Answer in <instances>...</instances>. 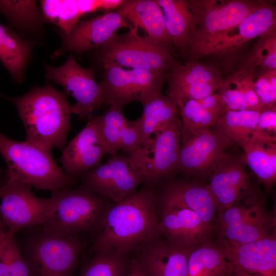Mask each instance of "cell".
<instances>
[{
    "instance_id": "1",
    "label": "cell",
    "mask_w": 276,
    "mask_h": 276,
    "mask_svg": "<svg viewBox=\"0 0 276 276\" xmlns=\"http://www.w3.org/2000/svg\"><path fill=\"white\" fill-rule=\"evenodd\" d=\"M157 195L145 185L107 210L94 244L97 252L127 256L159 232Z\"/></svg>"
},
{
    "instance_id": "2",
    "label": "cell",
    "mask_w": 276,
    "mask_h": 276,
    "mask_svg": "<svg viewBox=\"0 0 276 276\" xmlns=\"http://www.w3.org/2000/svg\"><path fill=\"white\" fill-rule=\"evenodd\" d=\"M67 95L49 84L18 97L0 94L16 107L25 128V141L50 150L65 146L72 113Z\"/></svg>"
},
{
    "instance_id": "3",
    "label": "cell",
    "mask_w": 276,
    "mask_h": 276,
    "mask_svg": "<svg viewBox=\"0 0 276 276\" xmlns=\"http://www.w3.org/2000/svg\"><path fill=\"white\" fill-rule=\"evenodd\" d=\"M259 0H189L194 30L185 53L188 62L211 55L226 34L262 2Z\"/></svg>"
},
{
    "instance_id": "4",
    "label": "cell",
    "mask_w": 276,
    "mask_h": 276,
    "mask_svg": "<svg viewBox=\"0 0 276 276\" xmlns=\"http://www.w3.org/2000/svg\"><path fill=\"white\" fill-rule=\"evenodd\" d=\"M52 206L42 225L43 231L63 236L100 228L110 206L109 200L83 185L74 189L64 188L52 193Z\"/></svg>"
},
{
    "instance_id": "5",
    "label": "cell",
    "mask_w": 276,
    "mask_h": 276,
    "mask_svg": "<svg viewBox=\"0 0 276 276\" xmlns=\"http://www.w3.org/2000/svg\"><path fill=\"white\" fill-rule=\"evenodd\" d=\"M0 154L9 171L38 189L53 192L76 182L55 163L51 150L35 144L12 140L0 132Z\"/></svg>"
},
{
    "instance_id": "6",
    "label": "cell",
    "mask_w": 276,
    "mask_h": 276,
    "mask_svg": "<svg viewBox=\"0 0 276 276\" xmlns=\"http://www.w3.org/2000/svg\"><path fill=\"white\" fill-rule=\"evenodd\" d=\"M129 27L127 32L116 34L97 49L96 57L100 63L156 72L168 71L176 61L170 48L147 37H142L138 28Z\"/></svg>"
},
{
    "instance_id": "7",
    "label": "cell",
    "mask_w": 276,
    "mask_h": 276,
    "mask_svg": "<svg viewBox=\"0 0 276 276\" xmlns=\"http://www.w3.org/2000/svg\"><path fill=\"white\" fill-rule=\"evenodd\" d=\"M275 216L262 199L251 191L233 206L218 212L211 227L217 241L244 243L267 236L275 229Z\"/></svg>"
},
{
    "instance_id": "8",
    "label": "cell",
    "mask_w": 276,
    "mask_h": 276,
    "mask_svg": "<svg viewBox=\"0 0 276 276\" xmlns=\"http://www.w3.org/2000/svg\"><path fill=\"white\" fill-rule=\"evenodd\" d=\"M180 129L181 120L177 117L128 156L143 174L145 185L154 189L172 180L179 171Z\"/></svg>"
},
{
    "instance_id": "9",
    "label": "cell",
    "mask_w": 276,
    "mask_h": 276,
    "mask_svg": "<svg viewBox=\"0 0 276 276\" xmlns=\"http://www.w3.org/2000/svg\"><path fill=\"white\" fill-rule=\"evenodd\" d=\"M3 172V180L0 183V215L7 232L14 235L22 228L43 225L52 208L51 197L36 196L30 185L7 169Z\"/></svg>"
},
{
    "instance_id": "10",
    "label": "cell",
    "mask_w": 276,
    "mask_h": 276,
    "mask_svg": "<svg viewBox=\"0 0 276 276\" xmlns=\"http://www.w3.org/2000/svg\"><path fill=\"white\" fill-rule=\"evenodd\" d=\"M103 67V77L99 84L104 105L120 109L135 101L144 106L160 93L166 79L163 72L124 70L110 64Z\"/></svg>"
},
{
    "instance_id": "11",
    "label": "cell",
    "mask_w": 276,
    "mask_h": 276,
    "mask_svg": "<svg viewBox=\"0 0 276 276\" xmlns=\"http://www.w3.org/2000/svg\"><path fill=\"white\" fill-rule=\"evenodd\" d=\"M234 143L217 130L180 129L179 171L195 177L210 176Z\"/></svg>"
},
{
    "instance_id": "12",
    "label": "cell",
    "mask_w": 276,
    "mask_h": 276,
    "mask_svg": "<svg viewBox=\"0 0 276 276\" xmlns=\"http://www.w3.org/2000/svg\"><path fill=\"white\" fill-rule=\"evenodd\" d=\"M45 76L48 81L60 85L67 94L74 98L76 102L71 106L72 113L80 119L88 120L93 112L104 105L93 69L81 66L73 54L60 66L45 65Z\"/></svg>"
},
{
    "instance_id": "13",
    "label": "cell",
    "mask_w": 276,
    "mask_h": 276,
    "mask_svg": "<svg viewBox=\"0 0 276 276\" xmlns=\"http://www.w3.org/2000/svg\"><path fill=\"white\" fill-rule=\"evenodd\" d=\"M79 176L83 185L113 203L120 201L145 183L143 174L128 156L117 153L105 163Z\"/></svg>"
},
{
    "instance_id": "14",
    "label": "cell",
    "mask_w": 276,
    "mask_h": 276,
    "mask_svg": "<svg viewBox=\"0 0 276 276\" xmlns=\"http://www.w3.org/2000/svg\"><path fill=\"white\" fill-rule=\"evenodd\" d=\"M167 80V96L177 105L185 100H199L214 94L224 79L214 65L197 61L182 64L176 61L168 70Z\"/></svg>"
},
{
    "instance_id": "15",
    "label": "cell",
    "mask_w": 276,
    "mask_h": 276,
    "mask_svg": "<svg viewBox=\"0 0 276 276\" xmlns=\"http://www.w3.org/2000/svg\"><path fill=\"white\" fill-rule=\"evenodd\" d=\"M273 29H276V7L273 3L263 1L228 31L211 55L218 59L223 70L232 71L245 44Z\"/></svg>"
},
{
    "instance_id": "16",
    "label": "cell",
    "mask_w": 276,
    "mask_h": 276,
    "mask_svg": "<svg viewBox=\"0 0 276 276\" xmlns=\"http://www.w3.org/2000/svg\"><path fill=\"white\" fill-rule=\"evenodd\" d=\"M81 249L77 236H63L43 231L32 241L29 252L39 276H66Z\"/></svg>"
},
{
    "instance_id": "17",
    "label": "cell",
    "mask_w": 276,
    "mask_h": 276,
    "mask_svg": "<svg viewBox=\"0 0 276 276\" xmlns=\"http://www.w3.org/2000/svg\"><path fill=\"white\" fill-rule=\"evenodd\" d=\"M129 26L127 19L117 11L89 20H79L68 35H62L61 45L51 57L54 59L66 52L81 56L86 52L102 47L118 30Z\"/></svg>"
},
{
    "instance_id": "18",
    "label": "cell",
    "mask_w": 276,
    "mask_h": 276,
    "mask_svg": "<svg viewBox=\"0 0 276 276\" xmlns=\"http://www.w3.org/2000/svg\"><path fill=\"white\" fill-rule=\"evenodd\" d=\"M193 249L171 242L159 233L140 245L133 260L146 276H188V261Z\"/></svg>"
},
{
    "instance_id": "19",
    "label": "cell",
    "mask_w": 276,
    "mask_h": 276,
    "mask_svg": "<svg viewBox=\"0 0 276 276\" xmlns=\"http://www.w3.org/2000/svg\"><path fill=\"white\" fill-rule=\"evenodd\" d=\"M216 241L233 269L255 276H276L275 229L263 238L247 243Z\"/></svg>"
},
{
    "instance_id": "20",
    "label": "cell",
    "mask_w": 276,
    "mask_h": 276,
    "mask_svg": "<svg viewBox=\"0 0 276 276\" xmlns=\"http://www.w3.org/2000/svg\"><path fill=\"white\" fill-rule=\"evenodd\" d=\"M160 204L159 233L171 242L191 249L211 237V226L196 213L174 204Z\"/></svg>"
},
{
    "instance_id": "21",
    "label": "cell",
    "mask_w": 276,
    "mask_h": 276,
    "mask_svg": "<svg viewBox=\"0 0 276 276\" xmlns=\"http://www.w3.org/2000/svg\"><path fill=\"white\" fill-rule=\"evenodd\" d=\"M217 213L243 198L250 191L249 175L241 161L226 154L210 175L208 184Z\"/></svg>"
},
{
    "instance_id": "22",
    "label": "cell",
    "mask_w": 276,
    "mask_h": 276,
    "mask_svg": "<svg viewBox=\"0 0 276 276\" xmlns=\"http://www.w3.org/2000/svg\"><path fill=\"white\" fill-rule=\"evenodd\" d=\"M106 153L91 116L85 126L65 146L60 161L64 172L76 178L100 165Z\"/></svg>"
},
{
    "instance_id": "23",
    "label": "cell",
    "mask_w": 276,
    "mask_h": 276,
    "mask_svg": "<svg viewBox=\"0 0 276 276\" xmlns=\"http://www.w3.org/2000/svg\"><path fill=\"white\" fill-rule=\"evenodd\" d=\"M160 203L174 204L196 213L206 224L212 227L217 210L208 184L188 180H170L163 187Z\"/></svg>"
},
{
    "instance_id": "24",
    "label": "cell",
    "mask_w": 276,
    "mask_h": 276,
    "mask_svg": "<svg viewBox=\"0 0 276 276\" xmlns=\"http://www.w3.org/2000/svg\"><path fill=\"white\" fill-rule=\"evenodd\" d=\"M116 10L133 27L144 29L150 40L169 48L173 45L162 10L155 0H123Z\"/></svg>"
},
{
    "instance_id": "25",
    "label": "cell",
    "mask_w": 276,
    "mask_h": 276,
    "mask_svg": "<svg viewBox=\"0 0 276 276\" xmlns=\"http://www.w3.org/2000/svg\"><path fill=\"white\" fill-rule=\"evenodd\" d=\"M35 43L24 39L8 26L0 24V61L18 84L24 80Z\"/></svg>"
},
{
    "instance_id": "26",
    "label": "cell",
    "mask_w": 276,
    "mask_h": 276,
    "mask_svg": "<svg viewBox=\"0 0 276 276\" xmlns=\"http://www.w3.org/2000/svg\"><path fill=\"white\" fill-rule=\"evenodd\" d=\"M160 7L165 26L173 45L184 53L194 30V18L187 0H155Z\"/></svg>"
},
{
    "instance_id": "27",
    "label": "cell",
    "mask_w": 276,
    "mask_h": 276,
    "mask_svg": "<svg viewBox=\"0 0 276 276\" xmlns=\"http://www.w3.org/2000/svg\"><path fill=\"white\" fill-rule=\"evenodd\" d=\"M233 268L223 251L214 239L208 240L193 248L188 261V276H224Z\"/></svg>"
},
{
    "instance_id": "28",
    "label": "cell",
    "mask_w": 276,
    "mask_h": 276,
    "mask_svg": "<svg viewBox=\"0 0 276 276\" xmlns=\"http://www.w3.org/2000/svg\"><path fill=\"white\" fill-rule=\"evenodd\" d=\"M276 140L256 137L241 147L246 163L267 188L276 181Z\"/></svg>"
},
{
    "instance_id": "29",
    "label": "cell",
    "mask_w": 276,
    "mask_h": 276,
    "mask_svg": "<svg viewBox=\"0 0 276 276\" xmlns=\"http://www.w3.org/2000/svg\"><path fill=\"white\" fill-rule=\"evenodd\" d=\"M176 104L160 93L144 106L142 115L134 122L141 137L142 145L155 132L178 117Z\"/></svg>"
},
{
    "instance_id": "30",
    "label": "cell",
    "mask_w": 276,
    "mask_h": 276,
    "mask_svg": "<svg viewBox=\"0 0 276 276\" xmlns=\"http://www.w3.org/2000/svg\"><path fill=\"white\" fill-rule=\"evenodd\" d=\"M259 114L251 110L226 111L215 125L216 130L240 146L256 137L268 139L258 129Z\"/></svg>"
},
{
    "instance_id": "31",
    "label": "cell",
    "mask_w": 276,
    "mask_h": 276,
    "mask_svg": "<svg viewBox=\"0 0 276 276\" xmlns=\"http://www.w3.org/2000/svg\"><path fill=\"white\" fill-rule=\"evenodd\" d=\"M0 13L23 34L35 37L43 31L45 21L35 1L0 0Z\"/></svg>"
},
{
    "instance_id": "32",
    "label": "cell",
    "mask_w": 276,
    "mask_h": 276,
    "mask_svg": "<svg viewBox=\"0 0 276 276\" xmlns=\"http://www.w3.org/2000/svg\"><path fill=\"white\" fill-rule=\"evenodd\" d=\"M40 11L45 22L58 27L67 35L85 14L81 0L40 1Z\"/></svg>"
},
{
    "instance_id": "33",
    "label": "cell",
    "mask_w": 276,
    "mask_h": 276,
    "mask_svg": "<svg viewBox=\"0 0 276 276\" xmlns=\"http://www.w3.org/2000/svg\"><path fill=\"white\" fill-rule=\"evenodd\" d=\"M99 134L111 156L117 153L120 149V137L122 129L131 121L124 117L122 109L109 107L99 116H92Z\"/></svg>"
},
{
    "instance_id": "34",
    "label": "cell",
    "mask_w": 276,
    "mask_h": 276,
    "mask_svg": "<svg viewBox=\"0 0 276 276\" xmlns=\"http://www.w3.org/2000/svg\"><path fill=\"white\" fill-rule=\"evenodd\" d=\"M258 38L239 70L254 73L258 67L262 72L276 70V29Z\"/></svg>"
},
{
    "instance_id": "35",
    "label": "cell",
    "mask_w": 276,
    "mask_h": 276,
    "mask_svg": "<svg viewBox=\"0 0 276 276\" xmlns=\"http://www.w3.org/2000/svg\"><path fill=\"white\" fill-rule=\"evenodd\" d=\"M129 263L127 256L111 251L97 252L81 276H126Z\"/></svg>"
},
{
    "instance_id": "36",
    "label": "cell",
    "mask_w": 276,
    "mask_h": 276,
    "mask_svg": "<svg viewBox=\"0 0 276 276\" xmlns=\"http://www.w3.org/2000/svg\"><path fill=\"white\" fill-rule=\"evenodd\" d=\"M177 105L181 116V126L189 131L209 129L219 119L202 107L197 100H185Z\"/></svg>"
},
{
    "instance_id": "37",
    "label": "cell",
    "mask_w": 276,
    "mask_h": 276,
    "mask_svg": "<svg viewBox=\"0 0 276 276\" xmlns=\"http://www.w3.org/2000/svg\"><path fill=\"white\" fill-rule=\"evenodd\" d=\"M254 89L263 110L275 107L276 70L255 74Z\"/></svg>"
},
{
    "instance_id": "38",
    "label": "cell",
    "mask_w": 276,
    "mask_h": 276,
    "mask_svg": "<svg viewBox=\"0 0 276 276\" xmlns=\"http://www.w3.org/2000/svg\"><path fill=\"white\" fill-rule=\"evenodd\" d=\"M218 91L226 111L249 110L243 94L230 75L223 80Z\"/></svg>"
},
{
    "instance_id": "39",
    "label": "cell",
    "mask_w": 276,
    "mask_h": 276,
    "mask_svg": "<svg viewBox=\"0 0 276 276\" xmlns=\"http://www.w3.org/2000/svg\"><path fill=\"white\" fill-rule=\"evenodd\" d=\"M229 75L243 94L249 110L262 111L263 107L254 89L255 73L239 70Z\"/></svg>"
},
{
    "instance_id": "40",
    "label": "cell",
    "mask_w": 276,
    "mask_h": 276,
    "mask_svg": "<svg viewBox=\"0 0 276 276\" xmlns=\"http://www.w3.org/2000/svg\"><path fill=\"white\" fill-rule=\"evenodd\" d=\"M142 146L140 132L134 121L124 127L120 137V149L131 154Z\"/></svg>"
},
{
    "instance_id": "41",
    "label": "cell",
    "mask_w": 276,
    "mask_h": 276,
    "mask_svg": "<svg viewBox=\"0 0 276 276\" xmlns=\"http://www.w3.org/2000/svg\"><path fill=\"white\" fill-rule=\"evenodd\" d=\"M259 132L264 136L276 140V108L263 110L260 112L257 122Z\"/></svg>"
},
{
    "instance_id": "42",
    "label": "cell",
    "mask_w": 276,
    "mask_h": 276,
    "mask_svg": "<svg viewBox=\"0 0 276 276\" xmlns=\"http://www.w3.org/2000/svg\"><path fill=\"white\" fill-rule=\"evenodd\" d=\"M197 101L202 107L219 119L226 111V106L218 93H214L203 99Z\"/></svg>"
},
{
    "instance_id": "43",
    "label": "cell",
    "mask_w": 276,
    "mask_h": 276,
    "mask_svg": "<svg viewBox=\"0 0 276 276\" xmlns=\"http://www.w3.org/2000/svg\"><path fill=\"white\" fill-rule=\"evenodd\" d=\"M126 276H146L137 264L132 260L128 267Z\"/></svg>"
},
{
    "instance_id": "44",
    "label": "cell",
    "mask_w": 276,
    "mask_h": 276,
    "mask_svg": "<svg viewBox=\"0 0 276 276\" xmlns=\"http://www.w3.org/2000/svg\"><path fill=\"white\" fill-rule=\"evenodd\" d=\"M232 276H255L251 274L233 269Z\"/></svg>"
},
{
    "instance_id": "45",
    "label": "cell",
    "mask_w": 276,
    "mask_h": 276,
    "mask_svg": "<svg viewBox=\"0 0 276 276\" xmlns=\"http://www.w3.org/2000/svg\"><path fill=\"white\" fill-rule=\"evenodd\" d=\"M10 235H12L8 233L7 231H4L0 229V241L6 239Z\"/></svg>"
},
{
    "instance_id": "46",
    "label": "cell",
    "mask_w": 276,
    "mask_h": 276,
    "mask_svg": "<svg viewBox=\"0 0 276 276\" xmlns=\"http://www.w3.org/2000/svg\"><path fill=\"white\" fill-rule=\"evenodd\" d=\"M12 236H14V235H10L7 238H6V239L0 241V255H1L3 249L4 248V247L5 246L7 241L8 240V239L10 237H11Z\"/></svg>"
},
{
    "instance_id": "47",
    "label": "cell",
    "mask_w": 276,
    "mask_h": 276,
    "mask_svg": "<svg viewBox=\"0 0 276 276\" xmlns=\"http://www.w3.org/2000/svg\"><path fill=\"white\" fill-rule=\"evenodd\" d=\"M3 228H4V226H3L2 222L1 217V215H0V229H2V230H4V229H3Z\"/></svg>"
},
{
    "instance_id": "48",
    "label": "cell",
    "mask_w": 276,
    "mask_h": 276,
    "mask_svg": "<svg viewBox=\"0 0 276 276\" xmlns=\"http://www.w3.org/2000/svg\"><path fill=\"white\" fill-rule=\"evenodd\" d=\"M233 272V271H232ZM232 272L230 274H227V275H224V276H232Z\"/></svg>"
}]
</instances>
